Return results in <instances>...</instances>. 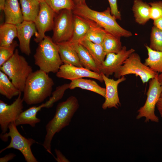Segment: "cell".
Here are the masks:
<instances>
[{
    "mask_svg": "<svg viewBox=\"0 0 162 162\" xmlns=\"http://www.w3.org/2000/svg\"><path fill=\"white\" fill-rule=\"evenodd\" d=\"M148 51V57L144 64L157 73L162 72V51L153 50L147 45L145 46Z\"/></svg>",
    "mask_w": 162,
    "mask_h": 162,
    "instance_id": "cell-28",
    "label": "cell"
},
{
    "mask_svg": "<svg viewBox=\"0 0 162 162\" xmlns=\"http://www.w3.org/2000/svg\"><path fill=\"white\" fill-rule=\"evenodd\" d=\"M17 37L16 25L5 22L0 26V46L11 44Z\"/></svg>",
    "mask_w": 162,
    "mask_h": 162,
    "instance_id": "cell-27",
    "label": "cell"
},
{
    "mask_svg": "<svg viewBox=\"0 0 162 162\" xmlns=\"http://www.w3.org/2000/svg\"><path fill=\"white\" fill-rule=\"evenodd\" d=\"M132 10L136 22L145 25L150 19L151 6L142 0H134Z\"/></svg>",
    "mask_w": 162,
    "mask_h": 162,
    "instance_id": "cell-19",
    "label": "cell"
},
{
    "mask_svg": "<svg viewBox=\"0 0 162 162\" xmlns=\"http://www.w3.org/2000/svg\"><path fill=\"white\" fill-rule=\"evenodd\" d=\"M69 83V89H70L80 88L92 91L105 97L106 88L101 87L93 80L81 78L72 80Z\"/></svg>",
    "mask_w": 162,
    "mask_h": 162,
    "instance_id": "cell-22",
    "label": "cell"
},
{
    "mask_svg": "<svg viewBox=\"0 0 162 162\" xmlns=\"http://www.w3.org/2000/svg\"><path fill=\"white\" fill-rule=\"evenodd\" d=\"M149 47L153 50L162 51V30L154 26L151 29Z\"/></svg>",
    "mask_w": 162,
    "mask_h": 162,
    "instance_id": "cell-31",
    "label": "cell"
},
{
    "mask_svg": "<svg viewBox=\"0 0 162 162\" xmlns=\"http://www.w3.org/2000/svg\"><path fill=\"white\" fill-rule=\"evenodd\" d=\"M73 12L74 14L94 21L107 32L115 36L128 38L132 35L131 32L118 24L116 19L111 14L110 8L99 12L91 9L86 3L76 5Z\"/></svg>",
    "mask_w": 162,
    "mask_h": 162,
    "instance_id": "cell-3",
    "label": "cell"
},
{
    "mask_svg": "<svg viewBox=\"0 0 162 162\" xmlns=\"http://www.w3.org/2000/svg\"><path fill=\"white\" fill-rule=\"evenodd\" d=\"M89 28L88 19L74 14L73 34L71 38L68 41L71 44L80 43Z\"/></svg>",
    "mask_w": 162,
    "mask_h": 162,
    "instance_id": "cell-18",
    "label": "cell"
},
{
    "mask_svg": "<svg viewBox=\"0 0 162 162\" xmlns=\"http://www.w3.org/2000/svg\"><path fill=\"white\" fill-rule=\"evenodd\" d=\"M45 1L56 14L64 9L73 10L76 6L74 0H45Z\"/></svg>",
    "mask_w": 162,
    "mask_h": 162,
    "instance_id": "cell-30",
    "label": "cell"
},
{
    "mask_svg": "<svg viewBox=\"0 0 162 162\" xmlns=\"http://www.w3.org/2000/svg\"><path fill=\"white\" fill-rule=\"evenodd\" d=\"M153 24L154 26L162 30V16L157 19L154 20Z\"/></svg>",
    "mask_w": 162,
    "mask_h": 162,
    "instance_id": "cell-38",
    "label": "cell"
},
{
    "mask_svg": "<svg viewBox=\"0 0 162 162\" xmlns=\"http://www.w3.org/2000/svg\"><path fill=\"white\" fill-rule=\"evenodd\" d=\"M158 79L162 88V72L158 74ZM161 97H162V90L161 95Z\"/></svg>",
    "mask_w": 162,
    "mask_h": 162,
    "instance_id": "cell-40",
    "label": "cell"
},
{
    "mask_svg": "<svg viewBox=\"0 0 162 162\" xmlns=\"http://www.w3.org/2000/svg\"><path fill=\"white\" fill-rule=\"evenodd\" d=\"M0 70L5 74L14 85L23 92L26 81L33 69L25 58L16 49L14 54L2 66Z\"/></svg>",
    "mask_w": 162,
    "mask_h": 162,
    "instance_id": "cell-5",
    "label": "cell"
},
{
    "mask_svg": "<svg viewBox=\"0 0 162 162\" xmlns=\"http://www.w3.org/2000/svg\"><path fill=\"white\" fill-rule=\"evenodd\" d=\"M56 14L45 1L40 2L39 12L34 21L38 32L34 39L35 42H40L46 36V32L52 30Z\"/></svg>",
    "mask_w": 162,
    "mask_h": 162,
    "instance_id": "cell-11",
    "label": "cell"
},
{
    "mask_svg": "<svg viewBox=\"0 0 162 162\" xmlns=\"http://www.w3.org/2000/svg\"><path fill=\"white\" fill-rule=\"evenodd\" d=\"M79 106L78 100L74 96H70L57 106L54 117L46 126V134L43 144L44 147L50 154L52 155L51 151V142L54 136L69 125Z\"/></svg>",
    "mask_w": 162,
    "mask_h": 162,
    "instance_id": "cell-1",
    "label": "cell"
},
{
    "mask_svg": "<svg viewBox=\"0 0 162 162\" xmlns=\"http://www.w3.org/2000/svg\"><path fill=\"white\" fill-rule=\"evenodd\" d=\"M43 108H44V103L37 106H32L23 111L15 121L16 125L17 126L28 124L32 127H35L36 124L40 121V119L37 117V114Z\"/></svg>",
    "mask_w": 162,
    "mask_h": 162,
    "instance_id": "cell-21",
    "label": "cell"
},
{
    "mask_svg": "<svg viewBox=\"0 0 162 162\" xmlns=\"http://www.w3.org/2000/svg\"><path fill=\"white\" fill-rule=\"evenodd\" d=\"M19 46L17 42L14 40L10 45L0 46V67L13 56L16 48Z\"/></svg>",
    "mask_w": 162,
    "mask_h": 162,
    "instance_id": "cell-33",
    "label": "cell"
},
{
    "mask_svg": "<svg viewBox=\"0 0 162 162\" xmlns=\"http://www.w3.org/2000/svg\"><path fill=\"white\" fill-rule=\"evenodd\" d=\"M54 85L48 73L39 69L32 72L26 81L22 99L27 104L41 103L52 94Z\"/></svg>",
    "mask_w": 162,
    "mask_h": 162,
    "instance_id": "cell-2",
    "label": "cell"
},
{
    "mask_svg": "<svg viewBox=\"0 0 162 162\" xmlns=\"http://www.w3.org/2000/svg\"><path fill=\"white\" fill-rule=\"evenodd\" d=\"M71 44L76 51L80 61L83 67L101 74L98 65L86 47L80 43Z\"/></svg>",
    "mask_w": 162,
    "mask_h": 162,
    "instance_id": "cell-20",
    "label": "cell"
},
{
    "mask_svg": "<svg viewBox=\"0 0 162 162\" xmlns=\"http://www.w3.org/2000/svg\"><path fill=\"white\" fill-rule=\"evenodd\" d=\"M101 74L106 86L105 100L102 107L104 110L113 107L118 109L121 105L118 93V86L120 83L125 81L126 78L124 76L115 80Z\"/></svg>",
    "mask_w": 162,
    "mask_h": 162,
    "instance_id": "cell-14",
    "label": "cell"
},
{
    "mask_svg": "<svg viewBox=\"0 0 162 162\" xmlns=\"http://www.w3.org/2000/svg\"><path fill=\"white\" fill-rule=\"evenodd\" d=\"M88 20L90 28L82 40H87L94 43L101 44L107 32L94 21Z\"/></svg>",
    "mask_w": 162,
    "mask_h": 162,
    "instance_id": "cell-26",
    "label": "cell"
},
{
    "mask_svg": "<svg viewBox=\"0 0 162 162\" xmlns=\"http://www.w3.org/2000/svg\"><path fill=\"white\" fill-rule=\"evenodd\" d=\"M34 58L35 64L48 74L56 73L63 64L57 44L49 36H46L39 43Z\"/></svg>",
    "mask_w": 162,
    "mask_h": 162,
    "instance_id": "cell-4",
    "label": "cell"
},
{
    "mask_svg": "<svg viewBox=\"0 0 162 162\" xmlns=\"http://www.w3.org/2000/svg\"><path fill=\"white\" fill-rule=\"evenodd\" d=\"M151 6L150 19L156 20L162 16V1L148 3Z\"/></svg>",
    "mask_w": 162,
    "mask_h": 162,
    "instance_id": "cell-34",
    "label": "cell"
},
{
    "mask_svg": "<svg viewBox=\"0 0 162 162\" xmlns=\"http://www.w3.org/2000/svg\"><path fill=\"white\" fill-rule=\"evenodd\" d=\"M80 43L87 49L99 68L106 55L102 45L87 40H82Z\"/></svg>",
    "mask_w": 162,
    "mask_h": 162,
    "instance_id": "cell-25",
    "label": "cell"
},
{
    "mask_svg": "<svg viewBox=\"0 0 162 162\" xmlns=\"http://www.w3.org/2000/svg\"><path fill=\"white\" fill-rule=\"evenodd\" d=\"M76 5L86 4V0H74Z\"/></svg>",
    "mask_w": 162,
    "mask_h": 162,
    "instance_id": "cell-41",
    "label": "cell"
},
{
    "mask_svg": "<svg viewBox=\"0 0 162 162\" xmlns=\"http://www.w3.org/2000/svg\"><path fill=\"white\" fill-rule=\"evenodd\" d=\"M9 132L0 134L1 139L4 142L10 138L9 145L0 151V153L4 150L13 148L19 151L27 162H37L38 161L33 155L31 149V146L36 141L32 138L27 139L23 136L19 132L15 122L10 123L8 126Z\"/></svg>",
    "mask_w": 162,
    "mask_h": 162,
    "instance_id": "cell-6",
    "label": "cell"
},
{
    "mask_svg": "<svg viewBox=\"0 0 162 162\" xmlns=\"http://www.w3.org/2000/svg\"><path fill=\"white\" fill-rule=\"evenodd\" d=\"M56 75L58 78L71 81L88 77L96 79L101 82H104L101 73L94 72L83 67H79L70 64H62L56 73Z\"/></svg>",
    "mask_w": 162,
    "mask_h": 162,
    "instance_id": "cell-13",
    "label": "cell"
},
{
    "mask_svg": "<svg viewBox=\"0 0 162 162\" xmlns=\"http://www.w3.org/2000/svg\"><path fill=\"white\" fill-rule=\"evenodd\" d=\"M16 154L13 153H9L0 158V162H7L13 159Z\"/></svg>",
    "mask_w": 162,
    "mask_h": 162,
    "instance_id": "cell-37",
    "label": "cell"
},
{
    "mask_svg": "<svg viewBox=\"0 0 162 162\" xmlns=\"http://www.w3.org/2000/svg\"><path fill=\"white\" fill-rule=\"evenodd\" d=\"M10 80L5 74L0 71V94L10 100L22 92Z\"/></svg>",
    "mask_w": 162,
    "mask_h": 162,
    "instance_id": "cell-24",
    "label": "cell"
},
{
    "mask_svg": "<svg viewBox=\"0 0 162 162\" xmlns=\"http://www.w3.org/2000/svg\"><path fill=\"white\" fill-rule=\"evenodd\" d=\"M24 20L34 22L40 10V2L36 0H20Z\"/></svg>",
    "mask_w": 162,
    "mask_h": 162,
    "instance_id": "cell-23",
    "label": "cell"
},
{
    "mask_svg": "<svg viewBox=\"0 0 162 162\" xmlns=\"http://www.w3.org/2000/svg\"><path fill=\"white\" fill-rule=\"evenodd\" d=\"M135 52L134 49L128 50L125 46H123L122 50L117 53L107 54L105 60L99 67L100 73L108 77L114 74L126 59Z\"/></svg>",
    "mask_w": 162,
    "mask_h": 162,
    "instance_id": "cell-12",
    "label": "cell"
},
{
    "mask_svg": "<svg viewBox=\"0 0 162 162\" xmlns=\"http://www.w3.org/2000/svg\"><path fill=\"white\" fill-rule=\"evenodd\" d=\"M17 37L19 42V48L21 52L27 56L31 53L30 40L32 37L36 36L38 32L34 22L24 20L16 25Z\"/></svg>",
    "mask_w": 162,
    "mask_h": 162,
    "instance_id": "cell-15",
    "label": "cell"
},
{
    "mask_svg": "<svg viewBox=\"0 0 162 162\" xmlns=\"http://www.w3.org/2000/svg\"><path fill=\"white\" fill-rule=\"evenodd\" d=\"M6 0H0V10H3Z\"/></svg>",
    "mask_w": 162,
    "mask_h": 162,
    "instance_id": "cell-42",
    "label": "cell"
},
{
    "mask_svg": "<svg viewBox=\"0 0 162 162\" xmlns=\"http://www.w3.org/2000/svg\"><path fill=\"white\" fill-rule=\"evenodd\" d=\"M74 15L73 10L66 9L56 14L51 38L54 43L57 44L70 40L73 32Z\"/></svg>",
    "mask_w": 162,
    "mask_h": 162,
    "instance_id": "cell-9",
    "label": "cell"
},
{
    "mask_svg": "<svg viewBox=\"0 0 162 162\" xmlns=\"http://www.w3.org/2000/svg\"><path fill=\"white\" fill-rule=\"evenodd\" d=\"M36 0L40 2H42L45 1V0Z\"/></svg>",
    "mask_w": 162,
    "mask_h": 162,
    "instance_id": "cell-43",
    "label": "cell"
},
{
    "mask_svg": "<svg viewBox=\"0 0 162 162\" xmlns=\"http://www.w3.org/2000/svg\"><path fill=\"white\" fill-rule=\"evenodd\" d=\"M70 83H65L57 86L56 90L52 93V96L44 104V108H49L52 107L54 104L61 99L65 91L69 88Z\"/></svg>",
    "mask_w": 162,
    "mask_h": 162,
    "instance_id": "cell-32",
    "label": "cell"
},
{
    "mask_svg": "<svg viewBox=\"0 0 162 162\" xmlns=\"http://www.w3.org/2000/svg\"><path fill=\"white\" fill-rule=\"evenodd\" d=\"M130 74L139 76L144 84L155 77L158 73L142 63L139 55L134 52L124 62L123 64L114 74V76L118 79Z\"/></svg>",
    "mask_w": 162,
    "mask_h": 162,
    "instance_id": "cell-7",
    "label": "cell"
},
{
    "mask_svg": "<svg viewBox=\"0 0 162 162\" xmlns=\"http://www.w3.org/2000/svg\"><path fill=\"white\" fill-rule=\"evenodd\" d=\"M156 106L162 118V97H160L157 102Z\"/></svg>",
    "mask_w": 162,
    "mask_h": 162,
    "instance_id": "cell-39",
    "label": "cell"
},
{
    "mask_svg": "<svg viewBox=\"0 0 162 162\" xmlns=\"http://www.w3.org/2000/svg\"><path fill=\"white\" fill-rule=\"evenodd\" d=\"M108 0L110 4L111 14L116 19L121 20V15L118 9L117 0Z\"/></svg>",
    "mask_w": 162,
    "mask_h": 162,
    "instance_id": "cell-35",
    "label": "cell"
},
{
    "mask_svg": "<svg viewBox=\"0 0 162 162\" xmlns=\"http://www.w3.org/2000/svg\"><path fill=\"white\" fill-rule=\"evenodd\" d=\"M3 10L5 22L16 25L24 21L18 0H6Z\"/></svg>",
    "mask_w": 162,
    "mask_h": 162,
    "instance_id": "cell-17",
    "label": "cell"
},
{
    "mask_svg": "<svg viewBox=\"0 0 162 162\" xmlns=\"http://www.w3.org/2000/svg\"><path fill=\"white\" fill-rule=\"evenodd\" d=\"M21 92L10 105L0 100V127L1 134L7 132L10 124L15 122L23 111V102Z\"/></svg>",
    "mask_w": 162,
    "mask_h": 162,
    "instance_id": "cell-10",
    "label": "cell"
},
{
    "mask_svg": "<svg viewBox=\"0 0 162 162\" xmlns=\"http://www.w3.org/2000/svg\"><path fill=\"white\" fill-rule=\"evenodd\" d=\"M59 54L63 64L83 67L77 54L72 44L69 41L57 44Z\"/></svg>",
    "mask_w": 162,
    "mask_h": 162,
    "instance_id": "cell-16",
    "label": "cell"
},
{
    "mask_svg": "<svg viewBox=\"0 0 162 162\" xmlns=\"http://www.w3.org/2000/svg\"><path fill=\"white\" fill-rule=\"evenodd\" d=\"M106 54L110 53H117L122 49L121 37L106 32L101 44Z\"/></svg>",
    "mask_w": 162,
    "mask_h": 162,
    "instance_id": "cell-29",
    "label": "cell"
},
{
    "mask_svg": "<svg viewBox=\"0 0 162 162\" xmlns=\"http://www.w3.org/2000/svg\"><path fill=\"white\" fill-rule=\"evenodd\" d=\"M158 74L149 81L146 100L144 104L137 111V119L145 117L146 122L150 121L156 123L159 122V118L154 112L156 104L161 97L162 90L158 80Z\"/></svg>",
    "mask_w": 162,
    "mask_h": 162,
    "instance_id": "cell-8",
    "label": "cell"
},
{
    "mask_svg": "<svg viewBox=\"0 0 162 162\" xmlns=\"http://www.w3.org/2000/svg\"><path fill=\"white\" fill-rule=\"evenodd\" d=\"M56 158L54 157L55 159L58 162H68L70 161L62 154L60 151L56 149L55 150Z\"/></svg>",
    "mask_w": 162,
    "mask_h": 162,
    "instance_id": "cell-36",
    "label": "cell"
}]
</instances>
